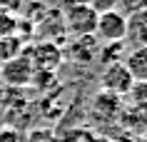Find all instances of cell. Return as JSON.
Masks as SVG:
<instances>
[{
  "instance_id": "obj_7",
  "label": "cell",
  "mask_w": 147,
  "mask_h": 142,
  "mask_svg": "<svg viewBox=\"0 0 147 142\" xmlns=\"http://www.w3.org/2000/svg\"><path fill=\"white\" fill-rule=\"evenodd\" d=\"M127 38L135 42V47L147 45V10L127 17Z\"/></svg>"
},
{
  "instance_id": "obj_14",
  "label": "cell",
  "mask_w": 147,
  "mask_h": 142,
  "mask_svg": "<svg viewBox=\"0 0 147 142\" xmlns=\"http://www.w3.org/2000/svg\"><path fill=\"white\" fill-rule=\"evenodd\" d=\"M87 5L100 15V13H107V10H115L117 8V0H85Z\"/></svg>"
},
{
  "instance_id": "obj_15",
  "label": "cell",
  "mask_w": 147,
  "mask_h": 142,
  "mask_svg": "<svg viewBox=\"0 0 147 142\" xmlns=\"http://www.w3.org/2000/svg\"><path fill=\"white\" fill-rule=\"evenodd\" d=\"M23 8H25V0H0V10L13 13V15H18Z\"/></svg>"
},
{
  "instance_id": "obj_4",
  "label": "cell",
  "mask_w": 147,
  "mask_h": 142,
  "mask_svg": "<svg viewBox=\"0 0 147 142\" xmlns=\"http://www.w3.org/2000/svg\"><path fill=\"white\" fill-rule=\"evenodd\" d=\"M127 38V17L117 10H107L97 15V28H95V40L102 42H122Z\"/></svg>"
},
{
  "instance_id": "obj_6",
  "label": "cell",
  "mask_w": 147,
  "mask_h": 142,
  "mask_svg": "<svg viewBox=\"0 0 147 142\" xmlns=\"http://www.w3.org/2000/svg\"><path fill=\"white\" fill-rule=\"evenodd\" d=\"M125 67L130 70L132 80L135 82H147V45L142 47H135L125 55Z\"/></svg>"
},
{
  "instance_id": "obj_8",
  "label": "cell",
  "mask_w": 147,
  "mask_h": 142,
  "mask_svg": "<svg viewBox=\"0 0 147 142\" xmlns=\"http://www.w3.org/2000/svg\"><path fill=\"white\" fill-rule=\"evenodd\" d=\"M25 52V40L20 35H10V38H0V65L13 60V57Z\"/></svg>"
},
{
  "instance_id": "obj_3",
  "label": "cell",
  "mask_w": 147,
  "mask_h": 142,
  "mask_svg": "<svg viewBox=\"0 0 147 142\" xmlns=\"http://www.w3.org/2000/svg\"><path fill=\"white\" fill-rule=\"evenodd\" d=\"M100 85L102 90L112 97H122V95H130L132 92V85H135V80H132L130 70L125 67L122 60H115V63H107L105 65V70L100 75Z\"/></svg>"
},
{
  "instance_id": "obj_13",
  "label": "cell",
  "mask_w": 147,
  "mask_h": 142,
  "mask_svg": "<svg viewBox=\"0 0 147 142\" xmlns=\"http://www.w3.org/2000/svg\"><path fill=\"white\" fill-rule=\"evenodd\" d=\"M25 137H28V142H57V135L50 127H38V130H32Z\"/></svg>"
},
{
  "instance_id": "obj_5",
  "label": "cell",
  "mask_w": 147,
  "mask_h": 142,
  "mask_svg": "<svg viewBox=\"0 0 147 142\" xmlns=\"http://www.w3.org/2000/svg\"><path fill=\"white\" fill-rule=\"evenodd\" d=\"M28 55H30L32 65H35V70L38 72H47V75H53L62 63V47L53 40H45V42H40V45L30 47V50H25Z\"/></svg>"
},
{
  "instance_id": "obj_1",
  "label": "cell",
  "mask_w": 147,
  "mask_h": 142,
  "mask_svg": "<svg viewBox=\"0 0 147 142\" xmlns=\"http://www.w3.org/2000/svg\"><path fill=\"white\" fill-rule=\"evenodd\" d=\"M35 75H38V70L28 52L0 65V80L8 87H28L30 82H35Z\"/></svg>"
},
{
  "instance_id": "obj_10",
  "label": "cell",
  "mask_w": 147,
  "mask_h": 142,
  "mask_svg": "<svg viewBox=\"0 0 147 142\" xmlns=\"http://www.w3.org/2000/svg\"><path fill=\"white\" fill-rule=\"evenodd\" d=\"M18 28H20V20L13 13H5L0 10V38H10V35H18Z\"/></svg>"
},
{
  "instance_id": "obj_9",
  "label": "cell",
  "mask_w": 147,
  "mask_h": 142,
  "mask_svg": "<svg viewBox=\"0 0 147 142\" xmlns=\"http://www.w3.org/2000/svg\"><path fill=\"white\" fill-rule=\"evenodd\" d=\"M57 142H100L97 140V135L92 130H87V127H72L67 132H62L57 137Z\"/></svg>"
},
{
  "instance_id": "obj_12",
  "label": "cell",
  "mask_w": 147,
  "mask_h": 142,
  "mask_svg": "<svg viewBox=\"0 0 147 142\" xmlns=\"http://www.w3.org/2000/svg\"><path fill=\"white\" fill-rule=\"evenodd\" d=\"M0 142H28V137L15 125H0Z\"/></svg>"
},
{
  "instance_id": "obj_2",
  "label": "cell",
  "mask_w": 147,
  "mask_h": 142,
  "mask_svg": "<svg viewBox=\"0 0 147 142\" xmlns=\"http://www.w3.org/2000/svg\"><path fill=\"white\" fill-rule=\"evenodd\" d=\"M62 23L72 38H90L95 35V28H97V13L85 3L78 8L62 10Z\"/></svg>"
},
{
  "instance_id": "obj_16",
  "label": "cell",
  "mask_w": 147,
  "mask_h": 142,
  "mask_svg": "<svg viewBox=\"0 0 147 142\" xmlns=\"http://www.w3.org/2000/svg\"><path fill=\"white\" fill-rule=\"evenodd\" d=\"M78 5H85V0H60V13L70 8H78Z\"/></svg>"
},
{
  "instance_id": "obj_11",
  "label": "cell",
  "mask_w": 147,
  "mask_h": 142,
  "mask_svg": "<svg viewBox=\"0 0 147 142\" xmlns=\"http://www.w3.org/2000/svg\"><path fill=\"white\" fill-rule=\"evenodd\" d=\"M117 13H122L125 17H132V15H140L147 10V0H117Z\"/></svg>"
}]
</instances>
